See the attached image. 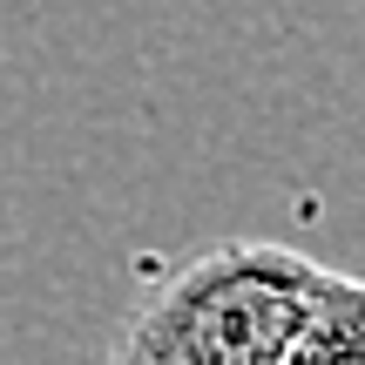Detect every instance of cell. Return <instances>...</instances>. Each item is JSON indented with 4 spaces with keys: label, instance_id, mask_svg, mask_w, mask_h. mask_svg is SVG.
<instances>
[{
    "label": "cell",
    "instance_id": "1",
    "mask_svg": "<svg viewBox=\"0 0 365 365\" xmlns=\"http://www.w3.org/2000/svg\"><path fill=\"white\" fill-rule=\"evenodd\" d=\"M331 271L291 244H210L135 312L115 365H284Z\"/></svg>",
    "mask_w": 365,
    "mask_h": 365
},
{
    "label": "cell",
    "instance_id": "2",
    "mask_svg": "<svg viewBox=\"0 0 365 365\" xmlns=\"http://www.w3.org/2000/svg\"><path fill=\"white\" fill-rule=\"evenodd\" d=\"M284 365H365V277L331 271V284L304 312Z\"/></svg>",
    "mask_w": 365,
    "mask_h": 365
}]
</instances>
